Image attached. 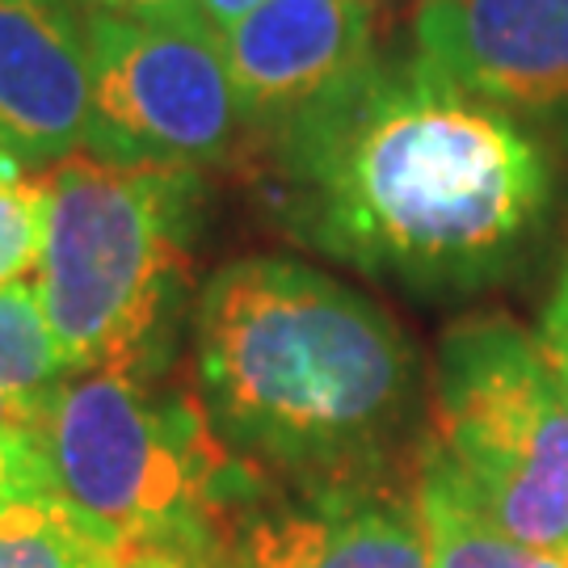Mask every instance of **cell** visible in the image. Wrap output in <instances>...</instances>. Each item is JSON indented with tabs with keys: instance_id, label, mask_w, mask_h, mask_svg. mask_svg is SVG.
Instances as JSON below:
<instances>
[{
	"instance_id": "1",
	"label": "cell",
	"mask_w": 568,
	"mask_h": 568,
	"mask_svg": "<svg viewBox=\"0 0 568 568\" xmlns=\"http://www.w3.org/2000/svg\"><path fill=\"white\" fill-rule=\"evenodd\" d=\"M262 143L286 236L413 291L506 278L551 203L518 119L417 55H375Z\"/></svg>"
},
{
	"instance_id": "2",
	"label": "cell",
	"mask_w": 568,
	"mask_h": 568,
	"mask_svg": "<svg viewBox=\"0 0 568 568\" xmlns=\"http://www.w3.org/2000/svg\"><path fill=\"white\" fill-rule=\"evenodd\" d=\"M203 413L236 459L291 485L379 476L417 405V354L354 286L241 257L194 300Z\"/></svg>"
},
{
	"instance_id": "3",
	"label": "cell",
	"mask_w": 568,
	"mask_h": 568,
	"mask_svg": "<svg viewBox=\"0 0 568 568\" xmlns=\"http://www.w3.org/2000/svg\"><path fill=\"white\" fill-rule=\"evenodd\" d=\"M47 241L34 270L68 375L152 384L194 291L206 185L182 164L68 156L42 173Z\"/></svg>"
},
{
	"instance_id": "4",
	"label": "cell",
	"mask_w": 568,
	"mask_h": 568,
	"mask_svg": "<svg viewBox=\"0 0 568 568\" xmlns=\"http://www.w3.org/2000/svg\"><path fill=\"white\" fill-rule=\"evenodd\" d=\"M39 443L63 509L114 556L220 551L236 480L257 471L220 443L203 405L102 371L63 379Z\"/></svg>"
},
{
	"instance_id": "5",
	"label": "cell",
	"mask_w": 568,
	"mask_h": 568,
	"mask_svg": "<svg viewBox=\"0 0 568 568\" xmlns=\"http://www.w3.org/2000/svg\"><path fill=\"white\" fill-rule=\"evenodd\" d=\"M426 447L493 527L568 556V379L518 321L485 312L447 328Z\"/></svg>"
},
{
	"instance_id": "6",
	"label": "cell",
	"mask_w": 568,
	"mask_h": 568,
	"mask_svg": "<svg viewBox=\"0 0 568 568\" xmlns=\"http://www.w3.org/2000/svg\"><path fill=\"white\" fill-rule=\"evenodd\" d=\"M93 68L89 156L114 164H220L244 135L224 42L206 21L84 13Z\"/></svg>"
},
{
	"instance_id": "7",
	"label": "cell",
	"mask_w": 568,
	"mask_h": 568,
	"mask_svg": "<svg viewBox=\"0 0 568 568\" xmlns=\"http://www.w3.org/2000/svg\"><path fill=\"white\" fill-rule=\"evenodd\" d=\"M224 568H429L417 497L371 480L291 485L220 535Z\"/></svg>"
},
{
	"instance_id": "8",
	"label": "cell",
	"mask_w": 568,
	"mask_h": 568,
	"mask_svg": "<svg viewBox=\"0 0 568 568\" xmlns=\"http://www.w3.org/2000/svg\"><path fill=\"white\" fill-rule=\"evenodd\" d=\"M417 60L506 114H568V0H417Z\"/></svg>"
},
{
	"instance_id": "9",
	"label": "cell",
	"mask_w": 568,
	"mask_h": 568,
	"mask_svg": "<svg viewBox=\"0 0 568 568\" xmlns=\"http://www.w3.org/2000/svg\"><path fill=\"white\" fill-rule=\"evenodd\" d=\"M371 39L366 0H265L253 9L220 34L244 131L262 140L328 98L375 60Z\"/></svg>"
},
{
	"instance_id": "10",
	"label": "cell",
	"mask_w": 568,
	"mask_h": 568,
	"mask_svg": "<svg viewBox=\"0 0 568 568\" xmlns=\"http://www.w3.org/2000/svg\"><path fill=\"white\" fill-rule=\"evenodd\" d=\"M93 68L77 0H0V148L21 164L81 156Z\"/></svg>"
},
{
	"instance_id": "11",
	"label": "cell",
	"mask_w": 568,
	"mask_h": 568,
	"mask_svg": "<svg viewBox=\"0 0 568 568\" xmlns=\"http://www.w3.org/2000/svg\"><path fill=\"white\" fill-rule=\"evenodd\" d=\"M413 497L426 530L429 568H568V556L518 544L514 535L493 527L426 443L417 455Z\"/></svg>"
},
{
	"instance_id": "12",
	"label": "cell",
	"mask_w": 568,
	"mask_h": 568,
	"mask_svg": "<svg viewBox=\"0 0 568 568\" xmlns=\"http://www.w3.org/2000/svg\"><path fill=\"white\" fill-rule=\"evenodd\" d=\"M63 379L72 375L51 337L34 278L0 286V396L47 408Z\"/></svg>"
},
{
	"instance_id": "13",
	"label": "cell",
	"mask_w": 568,
	"mask_h": 568,
	"mask_svg": "<svg viewBox=\"0 0 568 568\" xmlns=\"http://www.w3.org/2000/svg\"><path fill=\"white\" fill-rule=\"evenodd\" d=\"M119 560L63 509L55 493L0 509V568H119Z\"/></svg>"
},
{
	"instance_id": "14",
	"label": "cell",
	"mask_w": 568,
	"mask_h": 568,
	"mask_svg": "<svg viewBox=\"0 0 568 568\" xmlns=\"http://www.w3.org/2000/svg\"><path fill=\"white\" fill-rule=\"evenodd\" d=\"M47 241V182L21 178L0 190V286L34 278Z\"/></svg>"
},
{
	"instance_id": "15",
	"label": "cell",
	"mask_w": 568,
	"mask_h": 568,
	"mask_svg": "<svg viewBox=\"0 0 568 568\" xmlns=\"http://www.w3.org/2000/svg\"><path fill=\"white\" fill-rule=\"evenodd\" d=\"M51 464L39 438L30 434H0V509L30 501V497H51Z\"/></svg>"
},
{
	"instance_id": "16",
	"label": "cell",
	"mask_w": 568,
	"mask_h": 568,
	"mask_svg": "<svg viewBox=\"0 0 568 568\" xmlns=\"http://www.w3.org/2000/svg\"><path fill=\"white\" fill-rule=\"evenodd\" d=\"M84 13L122 21H203L199 0H77Z\"/></svg>"
},
{
	"instance_id": "17",
	"label": "cell",
	"mask_w": 568,
	"mask_h": 568,
	"mask_svg": "<svg viewBox=\"0 0 568 568\" xmlns=\"http://www.w3.org/2000/svg\"><path fill=\"white\" fill-rule=\"evenodd\" d=\"M539 342L548 349V358L556 363V371L568 379V270L560 286H556V295H551L548 312H544V333H539Z\"/></svg>"
},
{
	"instance_id": "18",
	"label": "cell",
	"mask_w": 568,
	"mask_h": 568,
	"mask_svg": "<svg viewBox=\"0 0 568 568\" xmlns=\"http://www.w3.org/2000/svg\"><path fill=\"white\" fill-rule=\"evenodd\" d=\"M126 568H224L220 551L211 548H148L135 556H122Z\"/></svg>"
},
{
	"instance_id": "19",
	"label": "cell",
	"mask_w": 568,
	"mask_h": 568,
	"mask_svg": "<svg viewBox=\"0 0 568 568\" xmlns=\"http://www.w3.org/2000/svg\"><path fill=\"white\" fill-rule=\"evenodd\" d=\"M42 422H47V408L13 400V396H0V434H30V438H42Z\"/></svg>"
},
{
	"instance_id": "20",
	"label": "cell",
	"mask_w": 568,
	"mask_h": 568,
	"mask_svg": "<svg viewBox=\"0 0 568 568\" xmlns=\"http://www.w3.org/2000/svg\"><path fill=\"white\" fill-rule=\"evenodd\" d=\"M203 4V21L215 34H227L236 21H244L253 9H262L265 0H199Z\"/></svg>"
},
{
	"instance_id": "21",
	"label": "cell",
	"mask_w": 568,
	"mask_h": 568,
	"mask_svg": "<svg viewBox=\"0 0 568 568\" xmlns=\"http://www.w3.org/2000/svg\"><path fill=\"white\" fill-rule=\"evenodd\" d=\"M18 182H21V161L13 152L0 148V190H9V185H18Z\"/></svg>"
},
{
	"instance_id": "22",
	"label": "cell",
	"mask_w": 568,
	"mask_h": 568,
	"mask_svg": "<svg viewBox=\"0 0 568 568\" xmlns=\"http://www.w3.org/2000/svg\"><path fill=\"white\" fill-rule=\"evenodd\" d=\"M119 568H126V565H122V560H119Z\"/></svg>"
}]
</instances>
